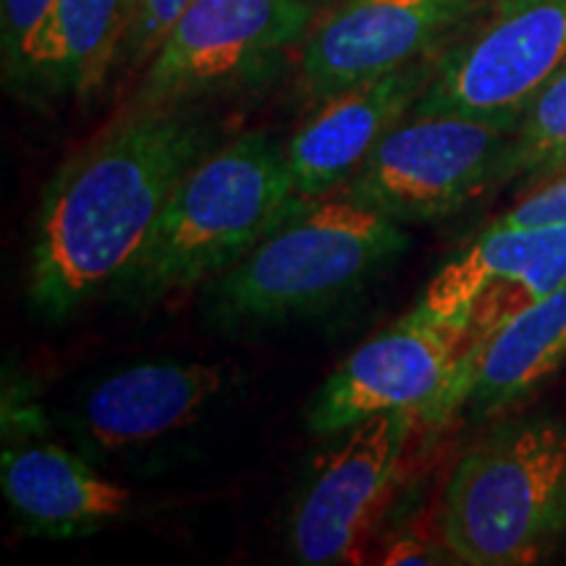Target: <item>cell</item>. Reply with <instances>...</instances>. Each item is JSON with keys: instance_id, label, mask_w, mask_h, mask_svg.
<instances>
[{"instance_id": "6da1fadb", "label": "cell", "mask_w": 566, "mask_h": 566, "mask_svg": "<svg viewBox=\"0 0 566 566\" xmlns=\"http://www.w3.org/2000/svg\"><path fill=\"white\" fill-rule=\"evenodd\" d=\"M200 103L126 105L55 168L34 216L27 300L63 323L116 283L145 250L184 174L216 147Z\"/></svg>"}, {"instance_id": "7a4b0ae2", "label": "cell", "mask_w": 566, "mask_h": 566, "mask_svg": "<svg viewBox=\"0 0 566 566\" xmlns=\"http://www.w3.org/2000/svg\"><path fill=\"white\" fill-rule=\"evenodd\" d=\"M302 205L289 179L286 147L265 132L237 134L184 174L145 250L111 294L147 307L208 286Z\"/></svg>"}, {"instance_id": "3957f363", "label": "cell", "mask_w": 566, "mask_h": 566, "mask_svg": "<svg viewBox=\"0 0 566 566\" xmlns=\"http://www.w3.org/2000/svg\"><path fill=\"white\" fill-rule=\"evenodd\" d=\"M409 244L391 218L344 195L323 197L205 286V317L218 331L242 334L321 315L363 292Z\"/></svg>"}, {"instance_id": "277c9868", "label": "cell", "mask_w": 566, "mask_h": 566, "mask_svg": "<svg viewBox=\"0 0 566 566\" xmlns=\"http://www.w3.org/2000/svg\"><path fill=\"white\" fill-rule=\"evenodd\" d=\"M436 535L454 564L543 562L566 535L564 417H506L464 449L438 495Z\"/></svg>"}, {"instance_id": "5b68a950", "label": "cell", "mask_w": 566, "mask_h": 566, "mask_svg": "<svg viewBox=\"0 0 566 566\" xmlns=\"http://www.w3.org/2000/svg\"><path fill=\"white\" fill-rule=\"evenodd\" d=\"M514 124L459 113H409L357 174L344 197L391 221L441 223L501 184Z\"/></svg>"}, {"instance_id": "8992f818", "label": "cell", "mask_w": 566, "mask_h": 566, "mask_svg": "<svg viewBox=\"0 0 566 566\" xmlns=\"http://www.w3.org/2000/svg\"><path fill=\"white\" fill-rule=\"evenodd\" d=\"M315 0H192L139 74L129 105L200 103L263 74L313 30Z\"/></svg>"}, {"instance_id": "52a82bcc", "label": "cell", "mask_w": 566, "mask_h": 566, "mask_svg": "<svg viewBox=\"0 0 566 566\" xmlns=\"http://www.w3.org/2000/svg\"><path fill=\"white\" fill-rule=\"evenodd\" d=\"M566 63V0H495L491 17L449 40L412 113H459L520 126Z\"/></svg>"}, {"instance_id": "ba28073f", "label": "cell", "mask_w": 566, "mask_h": 566, "mask_svg": "<svg viewBox=\"0 0 566 566\" xmlns=\"http://www.w3.org/2000/svg\"><path fill=\"white\" fill-rule=\"evenodd\" d=\"M464 342V325L433 321L412 307L359 344L317 388L307 407L310 433L336 438L391 412H417L424 422L446 420L454 412L451 396Z\"/></svg>"}, {"instance_id": "9c48e42d", "label": "cell", "mask_w": 566, "mask_h": 566, "mask_svg": "<svg viewBox=\"0 0 566 566\" xmlns=\"http://www.w3.org/2000/svg\"><path fill=\"white\" fill-rule=\"evenodd\" d=\"M417 412L373 417L346 433L304 483L289 520V546L310 566L363 562L405 475Z\"/></svg>"}, {"instance_id": "30bf717a", "label": "cell", "mask_w": 566, "mask_h": 566, "mask_svg": "<svg viewBox=\"0 0 566 566\" xmlns=\"http://www.w3.org/2000/svg\"><path fill=\"white\" fill-rule=\"evenodd\" d=\"M483 0H334L302 42L300 90L321 105L338 92L438 53Z\"/></svg>"}, {"instance_id": "8fae6325", "label": "cell", "mask_w": 566, "mask_h": 566, "mask_svg": "<svg viewBox=\"0 0 566 566\" xmlns=\"http://www.w3.org/2000/svg\"><path fill=\"white\" fill-rule=\"evenodd\" d=\"M438 53L354 84L317 105L286 145L296 200H323L357 174L378 142L412 113L433 76Z\"/></svg>"}, {"instance_id": "7c38bea8", "label": "cell", "mask_w": 566, "mask_h": 566, "mask_svg": "<svg viewBox=\"0 0 566 566\" xmlns=\"http://www.w3.org/2000/svg\"><path fill=\"white\" fill-rule=\"evenodd\" d=\"M226 388L221 365L150 359L97 380L74 409L71 433L87 457L142 449L189 428Z\"/></svg>"}, {"instance_id": "4fadbf2b", "label": "cell", "mask_w": 566, "mask_h": 566, "mask_svg": "<svg viewBox=\"0 0 566 566\" xmlns=\"http://www.w3.org/2000/svg\"><path fill=\"white\" fill-rule=\"evenodd\" d=\"M0 488L19 525L51 541L95 535L132 509L129 488L101 475L87 454L69 451L42 430L6 441Z\"/></svg>"}, {"instance_id": "5bb4252c", "label": "cell", "mask_w": 566, "mask_h": 566, "mask_svg": "<svg viewBox=\"0 0 566 566\" xmlns=\"http://www.w3.org/2000/svg\"><path fill=\"white\" fill-rule=\"evenodd\" d=\"M566 363V283L509 317L459 367L451 407L491 420L535 396Z\"/></svg>"}, {"instance_id": "9a60e30c", "label": "cell", "mask_w": 566, "mask_h": 566, "mask_svg": "<svg viewBox=\"0 0 566 566\" xmlns=\"http://www.w3.org/2000/svg\"><path fill=\"white\" fill-rule=\"evenodd\" d=\"M124 24L126 0H53L6 84L42 101L90 95L116 69Z\"/></svg>"}, {"instance_id": "2e32d148", "label": "cell", "mask_w": 566, "mask_h": 566, "mask_svg": "<svg viewBox=\"0 0 566 566\" xmlns=\"http://www.w3.org/2000/svg\"><path fill=\"white\" fill-rule=\"evenodd\" d=\"M566 223L527 226V229H501L485 226L483 233L430 279L415 307L433 321L459 323L470 328L475 302L495 283L514 279L535 260L562 242Z\"/></svg>"}, {"instance_id": "e0dca14e", "label": "cell", "mask_w": 566, "mask_h": 566, "mask_svg": "<svg viewBox=\"0 0 566 566\" xmlns=\"http://www.w3.org/2000/svg\"><path fill=\"white\" fill-rule=\"evenodd\" d=\"M562 176H566V63L527 105L501 168V184L520 181L530 192Z\"/></svg>"}, {"instance_id": "ac0fdd59", "label": "cell", "mask_w": 566, "mask_h": 566, "mask_svg": "<svg viewBox=\"0 0 566 566\" xmlns=\"http://www.w3.org/2000/svg\"><path fill=\"white\" fill-rule=\"evenodd\" d=\"M562 283H566V237L554 247V250L543 254L541 260H535L533 265L525 268V271L516 273L514 279L495 283V286H491L483 296H480L470 315L462 363L464 357H470V354L499 328V325H504L509 317L522 313V310L535 304L537 300H543V296L556 292Z\"/></svg>"}, {"instance_id": "d6986e66", "label": "cell", "mask_w": 566, "mask_h": 566, "mask_svg": "<svg viewBox=\"0 0 566 566\" xmlns=\"http://www.w3.org/2000/svg\"><path fill=\"white\" fill-rule=\"evenodd\" d=\"M189 3L192 0H126V24L113 71L142 74Z\"/></svg>"}, {"instance_id": "ffe728a7", "label": "cell", "mask_w": 566, "mask_h": 566, "mask_svg": "<svg viewBox=\"0 0 566 566\" xmlns=\"http://www.w3.org/2000/svg\"><path fill=\"white\" fill-rule=\"evenodd\" d=\"M566 223V176L543 187L530 189L514 208L499 216L491 226L501 229H527V226H558Z\"/></svg>"}, {"instance_id": "44dd1931", "label": "cell", "mask_w": 566, "mask_h": 566, "mask_svg": "<svg viewBox=\"0 0 566 566\" xmlns=\"http://www.w3.org/2000/svg\"><path fill=\"white\" fill-rule=\"evenodd\" d=\"M53 0H0V48H3V74L19 61L27 40L51 11Z\"/></svg>"}, {"instance_id": "7402d4cb", "label": "cell", "mask_w": 566, "mask_h": 566, "mask_svg": "<svg viewBox=\"0 0 566 566\" xmlns=\"http://www.w3.org/2000/svg\"><path fill=\"white\" fill-rule=\"evenodd\" d=\"M436 554H446L451 558L449 551L443 548V543H430L424 535L407 533V535H394L391 546H386L380 564H441L443 558ZM454 562V558H451Z\"/></svg>"}, {"instance_id": "603a6c76", "label": "cell", "mask_w": 566, "mask_h": 566, "mask_svg": "<svg viewBox=\"0 0 566 566\" xmlns=\"http://www.w3.org/2000/svg\"><path fill=\"white\" fill-rule=\"evenodd\" d=\"M317 6H323V3H334V0H315Z\"/></svg>"}]
</instances>
